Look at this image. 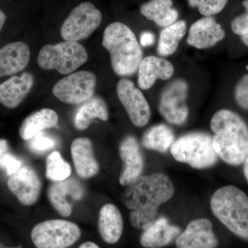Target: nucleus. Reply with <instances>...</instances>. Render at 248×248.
I'll return each instance as SVG.
<instances>
[{
  "label": "nucleus",
  "mask_w": 248,
  "mask_h": 248,
  "mask_svg": "<svg viewBox=\"0 0 248 248\" xmlns=\"http://www.w3.org/2000/svg\"><path fill=\"white\" fill-rule=\"evenodd\" d=\"M89 59L87 51L78 42L64 41L41 49L37 63L42 69H55L60 74H70L84 64Z\"/></svg>",
  "instance_id": "obj_6"
},
{
  "label": "nucleus",
  "mask_w": 248,
  "mask_h": 248,
  "mask_svg": "<svg viewBox=\"0 0 248 248\" xmlns=\"http://www.w3.org/2000/svg\"><path fill=\"white\" fill-rule=\"evenodd\" d=\"M78 225L62 219L48 220L36 225L31 239L37 248H68L81 236Z\"/></svg>",
  "instance_id": "obj_7"
},
{
  "label": "nucleus",
  "mask_w": 248,
  "mask_h": 248,
  "mask_svg": "<svg viewBox=\"0 0 248 248\" xmlns=\"http://www.w3.org/2000/svg\"><path fill=\"white\" fill-rule=\"evenodd\" d=\"M34 84L29 73L14 76L0 84V103L8 108L17 107L30 92Z\"/></svg>",
  "instance_id": "obj_20"
},
{
  "label": "nucleus",
  "mask_w": 248,
  "mask_h": 248,
  "mask_svg": "<svg viewBox=\"0 0 248 248\" xmlns=\"http://www.w3.org/2000/svg\"><path fill=\"white\" fill-rule=\"evenodd\" d=\"M9 190L24 205H32L40 197L42 183L35 170L23 166L9 177L7 182Z\"/></svg>",
  "instance_id": "obj_12"
},
{
  "label": "nucleus",
  "mask_w": 248,
  "mask_h": 248,
  "mask_svg": "<svg viewBox=\"0 0 248 248\" xmlns=\"http://www.w3.org/2000/svg\"><path fill=\"white\" fill-rule=\"evenodd\" d=\"M215 133L213 146L226 164L239 166L248 155V127L239 115L229 110H218L210 122Z\"/></svg>",
  "instance_id": "obj_2"
},
{
  "label": "nucleus",
  "mask_w": 248,
  "mask_h": 248,
  "mask_svg": "<svg viewBox=\"0 0 248 248\" xmlns=\"http://www.w3.org/2000/svg\"><path fill=\"white\" fill-rule=\"evenodd\" d=\"M174 184L163 173L140 176L121 195V202L131 210L130 223L136 229L145 231L155 221L158 209L174 196Z\"/></svg>",
  "instance_id": "obj_1"
},
{
  "label": "nucleus",
  "mask_w": 248,
  "mask_h": 248,
  "mask_svg": "<svg viewBox=\"0 0 248 248\" xmlns=\"http://www.w3.org/2000/svg\"><path fill=\"white\" fill-rule=\"evenodd\" d=\"M186 33V22L178 21L164 28L160 33L157 52L162 56H169L175 53L179 42Z\"/></svg>",
  "instance_id": "obj_27"
},
{
  "label": "nucleus",
  "mask_w": 248,
  "mask_h": 248,
  "mask_svg": "<svg viewBox=\"0 0 248 248\" xmlns=\"http://www.w3.org/2000/svg\"><path fill=\"white\" fill-rule=\"evenodd\" d=\"M79 248H100L97 244L93 242H86L84 244H81Z\"/></svg>",
  "instance_id": "obj_36"
},
{
  "label": "nucleus",
  "mask_w": 248,
  "mask_h": 248,
  "mask_svg": "<svg viewBox=\"0 0 248 248\" xmlns=\"http://www.w3.org/2000/svg\"><path fill=\"white\" fill-rule=\"evenodd\" d=\"M72 170L69 164L62 158L58 151L52 152L46 158V176L52 182H60L71 175Z\"/></svg>",
  "instance_id": "obj_28"
},
{
  "label": "nucleus",
  "mask_w": 248,
  "mask_h": 248,
  "mask_svg": "<svg viewBox=\"0 0 248 248\" xmlns=\"http://www.w3.org/2000/svg\"><path fill=\"white\" fill-rule=\"evenodd\" d=\"M244 172L245 177H246V180L248 182V155L244 161Z\"/></svg>",
  "instance_id": "obj_38"
},
{
  "label": "nucleus",
  "mask_w": 248,
  "mask_h": 248,
  "mask_svg": "<svg viewBox=\"0 0 248 248\" xmlns=\"http://www.w3.org/2000/svg\"><path fill=\"white\" fill-rule=\"evenodd\" d=\"M72 159L76 172L82 179H89L99 172V164L94 157L92 142L89 138H78L71 148Z\"/></svg>",
  "instance_id": "obj_18"
},
{
  "label": "nucleus",
  "mask_w": 248,
  "mask_h": 248,
  "mask_svg": "<svg viewBox=\"0 0 248 248\" xmlns=\"http://www.w3.org/2000/svg\"><path fill=\"white\" fill-rule=\"evenodd\" d=\"M155 41V36L153 32H148V31L142 32L141 37H140V43L143 46H150L154 44Z\"/></svg>",
  "instance_id": "obj_34"
},
{
  "label": "nucleus",
  "mask_w": 248,
  "mask_h": 248,
  "mask_svg": "<svg viewBox=\"0 0 248 248\" xmlns=\"http://www.w3.org/2000/svg\"><path fill=\"white\" fill-rule=\"evenodd\" d=\"M173 73L174 67L170 62L157 57H146L139 66V86L143 90L151 89L156 79H169Z\"/></svg>",
  "instance_id": "obj_19"
},
{
  "label": "nucleus",
  "mask_w": 248,
  "mask_h": 248,
  "mask_svg": "<svg viewBox=\"0 0 248 248\" xmlns=\"http://www.w3.org/2000/svg\"><path fill=\"white\" fill-rule=\"evenodd\" d=\"M6 20V16L1 10H0V31L4 27V23Z\"/></svg>",
  "instance_id": "obj_37"
},
{
  "label": "nucleus",
  "mask_w": 248,
  "mask_h": 248,
  "mask_svg": "<svg viewBox=\"0 0 248 248\" xmlns=\"http://www.w3.org/2000/svg\"><path fill=\"white\" fill-rule=\"evenodd\" d=\"M170 152L176 161L196 169L211 167L218 158L214 148L213 137L201 132L181 137L173 143Z\"/></svg>",
  "instance_id": "obj_5"
},
{
  "label": "nucleus",
  "mask_w": 248,
  "mask_h": 248,
  "mask_svg": "<svg viewBox=\"0 0 248 248\" xmlns=\"http://www.w3.org/2000/svg\"><path fill=\"white\" fill-rule=\"evenodd\" d=\"M22 161L11 153H5L0 160V169L4 170L6 175L11 177L22 167Z\"/></svg>",
  "instance_id": "obj_31"
},
{
  "label": "nucleus",
  "mask_w": 248,
  "mask_h": 248,
  "mask_svg": "<svg viewBox=\"0 0 248 248\" xmlns=\"http://www.w3.org/2000/svg\"><path fill=\"white\" fill-rule=\"evenodd\" d=\"M102 20L100 11L92 3H81L72 10L62 24V37L71 42L84 40L100 26Z\"/></svg>",
  "instance_id": "obj_8"
},
{
  "label": "nucleus",
  "mask_w": 248,
  "mask_h": 248,
  "mask_svg": "<svg viewBox=\"0 0 248 248\" xmlns=\"http://www.w3.org/2000/svg\"><path fill=\"white\" fill-rule=\"evenodd\" d=\"M120 155L123 163L120 183L127 186L141 175L144 168L143 155L135 138L128 136L124 139L120 143Z\"/></svg>",
  "instance_id": "obj_15"
},
{
  "label": "nucleus",
  "mask_w": 248,
  "mask_h": 248,
  "mask_svg": "<svg viewBox=\"0 0 248 248\" xmlns=\"http://www.w3.org/2000/svg\"><path fill=\"white\" fill-rule=\"evenodd\" d=\"M188 85L182 79L174 80L163 91L160 97L159 111L169 123L181 125L187 120L189 114L186 103Z\"/></svg>",
  "instance_id": "obj_10"
},
{
  "label": "nucleus",
  "mask_w": 248,
  "mask_h": 248,
  "mask_svg": "<svg viewBox=\"0 0 248 248\" xmlns=\"http://www.w3.org/2000/svg\"><path fill=\"white\" fill-rule=\"evenodd\" d=\"M225 31L212 17L199 19L191 26L187 42L198 49L210 48L224 39Z\"/></svg>",
  "instance_id": "obj_16"
},
{
  "label": "nucleus",
  "mask_w": 248,
  "mask_h": 248,
  "mask_svg": "<svg viewBox=\"0 0 248 248\" xmlns=\"http://www.w3.org/2000/svg\"><path fill=\"white\" fill-rule=\"evenodd\" d=\"M102 45L110 55L114 72L120 76H129L138 71L143 52L131 29L123 23L108 26L103 35Z\"/></svg>",
  "instance_id": "obj_3"
},
{
  "label": "nucleus",
  "mask_w": 248,
  "mask_h": 248,
  "mask_svg": "<svg viewBox=\"0 0 248 248\" xmlns=\"http://www.w3.org/2000/svg\"><path fill=\"white\" fill-rule=\"evenodd\" d=\"M30 57V49L24 42H13L0 48V78L23 71Z\"/></svg>",
  "instance_id": "obj_17"
},
{
  "label": "nucleus",
  "mask_w": 248,
  "mask_h": 248,
  "mask_svg": "<svg viewBox=\"0 0 248 248\" xmlns=\"http://www.w3.org/2000/svg\"><path fill=\"white\" fill-rule=\"evenodd\" d=\"M174 142V135L172 129L165 124H158L151 127L142 139V144L146 149L160 153L167 151Z\"/></svg>",
  "instance_id": "obj_26"
},
{
  "label": "nucleus",
  "mask_w": 248,
  "mask_h": 248,
  "mask_svg": "<svg viewBox=\"0 0 248 248\" xmlns=\"http://www.w3.org/2000/svg\"><path fill=\"white\" fill-rule=\"evenodd\" d=\"M95 119L102 121L108 119L107 104L99 97H92L83 103L75 115V126L79 130H86Z\"/></svg>",
  "instance_id": "obj_25"
},
{
  "label": "nucleus",
  "mask_w": 248,
  "mask_h": 248,
  "mask_svg": "<svg viewBox=\"0 0 248 248\" xmlns=\"http://www.w3.org/2000/svg\"><path fill=\"white\" fill-rule=\"evenodd\" d=\"M218 244L211 221L204 218L190 222L176 240L177 248H216Z\"/></svg>",
  "instance_id": "obj_14"
},
{
  "label": "nucleus",
  "mask_w": 248,
  "mask_h": 248,
  "mask_svg": "<svg viewBox=\"0 0 248 248\" xmlns=\"http://www.w3.org/2000/svg\"><path fill=\"white\" fill-rule=\"evenodd\" d=\"M123 228V218L119 209L113 204L104 205L98 220V229L102 239L107 244H116L122 236Z\"/></svg>",
  "instance_id": "obj_22"
},
{
  "label": "nucleus",
  "mask_w": 248,
  "mask_h": 248,
  "mask_svg": "<svg viewBox=\"0 0 248 248\" xmlns=\"http://www.w3.org/2000/svg\"><path fill=\"white\" fill-rule=\"evenodd\" d=\"M96 82L97 78L91 72H76L59 81L54 86L53 93L66 104H83L93 97Z\"/></svg>",
  "instance_id": "obj_9"
},
{
  "label": "nucleus",
  "mask_w": 248,
  "mask_h": 248,
  "mask_svg": "<svg viewBox=\"0 0 248 248\" xmlns=\"http://www.w3.org/2000/svg\"><path fill=\"white\" fill-rule=\"evenodd\" d=\"M0 248H21L20 247H7V246H4V244H1V243H0Z\"/></svg>",
  "instance_id": "obj_40"
},
{
  "label": "nucleus",
  "mask_w": 248,
  "mask_h": 248,
  "mask_svg": "<svg viewBox=\"0 0 248 248\" xmlns=\"http://www.w3.org/2000/svg\"><path fill=\"white\" fill-rule=\"evenodd\" d=\"M29 149L35 154H43L50 151L57 145L55 139L45 132H40L29 141Z\"/></svg>",
  "instance_id": "obj_29"
},
{
  "label": "nucleus",
  "mask_w": 248,
  "mask_h": 248,
  "mask_svg": "<svg viewBox=\"0 0 248 248\" xmlns=\"http://www.w3.org/2000/svg\"><path fill=\"white\" fill-rule=\"evenodd\" d=\"M58 115L52 109L44 108L31 114L24 120L19 128V135L25 141H29L37 134L45 129L56 126Z\"/></svg>",
  "instance_id": "obj_23"
},
{
  "label": "nucleus",
  "mask_w": 248,
  "mask_h": 248,
  "mask_svg": "<svg viewBox=\"0 0 248 248\" xmlns=\"http://www.w3.org/2000/svg\"><path fill=\"white\" fill-rule=\"evenodd\" d=\"M228 0H188L191 7L197 8L206 17L216 15L224 9Z\"/></svg>",
  "instance_id": "obj_30"
},
{
  "label": "nucleus",
  "mask_w": 248,
  "mask_h": 248,
  "mask_svg": "<svg viewBox=\"0 0 248 248\" xmlns=\"http://www.w3.org/2000/svg\"><path fill=\"white\" fill-rule=\"evenodd\" d=\"M117 93L134 125L138 127L146 125L151 118V111L141 91L130 80L122 79L117 84Z\"/></svg>",
  "instance_id": "obj_11"
},
{
  "label": "nucleus",
  "mask_w": 248,
  "mask_h": 248,
  "mask_svg": "<svg viewBox=\"0 0 248 248\" xmlns=\"http://www.w3.org/2000/svg\"><path fill=\"white\" fill-rule=\"evenodd\" d=\"M246 12L235 17L231 23V29L234 34L243 36L248 33V0L243 1Z\"/></svg>",
  "instance_id": "obj_33"
},
{
  "label": "nucleus",
  "mask_w": 248,
  "mask_h": 248,
  "mask_svg": "<svg viewBox=\"0 0 248 248\" xmlns=\"http://www.w3.org/2000/svg\"><path fill=\"white\" fill-rule=\"evenodd\" d=\"M234 97L240 107L248 110V74L243 77L236 84Z\"/></svg>",
  "instance_id": "obj_32"
},
{
  "label": "nucleus",
  "mask_w": 248,
  "mask_h": 248,
  "mask_svg": "<svg viewBox=\"0 0 248 248\" xmlns=\"http://www.w3.org/2000/svg\"><path fill=\"white\" fill-rule=\"evenodd\" d=\"M172 6V0H150L141 5L140 12L147 19L166 28L176 22L179 16Z\"/></svg>",
  "instance_id": "obj_24"
},
{
  "label": "nucleus",
  "mask_w": 248,
  "mask_h": 248,
  "mask_svg": "<svg viewBox=\"0 0 248 248\" xmlns=\"http://www.w3.org/2000/svg\"><path fill=\"white\" fill-rule=\"evenodd\" d=\"M241 40H242L243 43H244L246 46L248 47V33L241 36Z\"/></svg>",
  "instance_id": "obj_39"
},
{
  "label": "nucleus",
  "mask_w": 248,
  "mask_h": 248,
  "mask_svg": "<svg viewBox=\"0 0 248 248\" xmlns=\"http://www.w3.org/2000/svg\"><path fill=\"white\" fill-rule=\"evenodd\" d=\"M210 207L222 224L248 241V197L244 192L234 186L222 187L212 196Z\"/></svg>",
  "instance_id": "obj_4"
},
{
  "label": "nucleus",
  "mask_w": 248,
  "mask_h": 248,
  "mask_svg": "<svg viewBox=\"0 0 248 248\" xmlns=\"http://www.w3.org/2000/svg\"><path fill=\"white\" fill-rule=\"evenodd\" d=\"M180 233L179 227L170 224L166 217H161L143 231L140 237V244L146 248L165 247L177 239Z\"/></svg>",
  "instance_id": "obj_21"
},
{
  "label": "nucleus",
  "mask_w": 248,
  "mask_h": 248,
  "mask_svg": "<svg viewBox=\"0 0 248 248\" xmlns=\"http://www.w3.org/2000/svg\"><path fill=\"white\" fill-rule=\"evenodd\" d=\"M8 149H9V146H8L7 141L4 139H0V160L5 153H7Z\"/></svg>",
  "instance_id": "obj_35"
},
{
  "label": "nucleus",
  "mask_w": 248,
  "mask_h": 248,
  "mask_svg": "<svg viewBox=\"0 0 248 248\" xmlns=\"http://www.w3.org/2000/svg\"><path fill=\"white\" fill-rule=\"evenodd\" d=\"M84 195V187L74 178L69 177L65 180L53 182L48 189L50 203L63 217L71 215L73 203L81 200Z\"/></svg>",
  "instance_id": "obj_13"
}]
</instances>
